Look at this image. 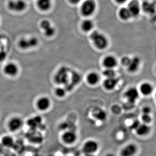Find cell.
Returning a JSON list of instances; mask_svg holds the SVG:
<instances>
[{
    "mask_svg": "<svg viewBox=\"0 0 156 156\" xmlns=\"http://www.w3.org/2000/svg\"><path fill=\"white\" fill-rule=\"evenodd\" d=\"M37 5L40 11L43 12L49 11L52 8V0H37Z\"/></svg>",
    "mask_w": 156,
    "mask_h": 156,
    "instance_id": "17",
    "label": "cell"
},
{
    "mask_svg": "<svg viewBox=\"0 0 156 156\" xmlns=\"http://www.w3.org/2000/svg\"><path fill=\"white\" fill-rule=\"evenodd\" d=\"M99 80V77L97 73H91L87 77V81L91 85H96Z\"/></svg>",
    "mask_w": 156,
    "mask_h": 156,
    "instance_id": "22",
    "label": "cell"
},
{
    "mask_svg": "<svg viewBox=\"0 0 156 156\" xmlns=\"http://www.w3.org/2000/svg\"><path fill=\"white\" fill-rule=\"evenodd\" d=\"M113 1L117 5H123L126 3H128L129 0H113Z\"/></svg>",
    "mask_w": 156,
    "mask_h": 156,
    "instance_id": "32",
    "label": "cell"
},
{
    "mask_svg": "<svg viewBox=\"0 0 156 156\" xmlns=\"http://www.w3.org/2000/svg\"><path fill=\"white\" fill-rule=\"evenodd\" d=\"M106 114L105 112L100 111L97 114V117H96V118L98 120L103 121V120H104L106 119Z\"/></svg>",
    "mask_w": 156,
    "mask_h": 156,
    "instance_id": "30",
    "label": "cell"
},
{
    "mask_svg": "<svg viewBox=\"0 0 156 156\" xmlns=\"http://www.w3.org/2000/svg\"><path fill=\"white\" fill-rule=\"evenodd\" d=\"M0 143L6 149H10L14 147L15 141L13 136L6 134L2 136L0 140Z\"/></svg>",
    "mask_w": 156,
    "mask_h": 156,
    "instance_id": "14",
    "label": "cell"
},
{
    "mask_svg": "<svg viewBox=\"0 0 156 156\" xmlns=\"http://www.w3.org/2000/svg\"><path fill=\"white\" fill-rule=\"evenodd\" d=\"M59 73H58V80H59V83H62H62H67V80H68V75L67 70L65 69H62L60 70V71H58Z\"/></svg>",
    "mask_w": 156,
    "mask_h": 156,
    "instance_id": "24",
    "label": "cell"
},
{
    "mask_svg": "<svg viewBox=\"0 0 156 156\" xmlns=\"http://www.w3.org/2000/svg\"><path fill=\"white\" fill-rule=\"evenodd\" d=\"M8 8L11 11L19 13L25 11L27 4L24 0H10L8 3Z\"/></svg>",
    "mask_w": 156,
    "mask_h": 156,
    "instance_id": "5",
    "label": "cell"
},
{
    "mask_svg": "<svg viewBox=\"0 0 156 156\" xmlns=\"http://www.w3.org/2000/svg\"><path fill=\"white\" fill-rule=\"evenodd\" d=\"M98 5L95 0H83L80 4V12L84 18H90L95 14Z\"/></svg>",
    "mask_w": 156,
    "mask_h": 156,
    "instance_id": "1",
    "label": "cell"
},
{
    "mask_svg": "<svg viewBox=\"0 0 156 156\" xmlns=\"http://www.w3.org/2000/svg\"><path fill=\"white\" fill-rule=\"evenodd\" d=\"M141 124L139 121L138 120H135L133 123L131 124V126H130V128L132 130H135L138 128V126Z\"/></svg>",
    "mask_w": 156,
    "mask_h": 156,
    "instance_id": "31",
    "label": "cell"
},
{
    "mask_svg": "<svg viewBox=\"0 0 156 156\" xmlns=\"http://www.w3.org/2000/svg\"><path fill=\"white\" fill-rule=\"evenodd\" d=\"M125 97L129 103L133 104L139 97V92L136 88H130L125 93Z\"/></svg>",
    "mask_w": 156,
    "mask_h": 156,
    "instance_id": "13",
    "label": "cell"
},
{
    "mask_svg": "<svg viewBox=\"0 0 156 156\" xmlns=\"http://www.w3.org/2000/svg\"><path fill=\"white\" fill-rule=\"evenodd\" d=\"M103 64L104 66L106 69H113L114 68L117 66V61L116 58L114 56H106L104 59Z\"/></svg>",
    "mask_w": 156,
    "mask_h": 156,
    "instance_id": "19",
    "label": "cell"
},
{
    "mask_svg": "<svg viewBox=\"0 0 156 156\" xmlns=\"http://www.w3.org/2000/svg\"><path fill=\"white\" fill-rule=\"evenodd\" d=\"M90 38L96 48L104 50L107 47L108 41L106 36L98 30H93L90 34Z\"/></svg>",
    "mask_w": 156,
    "mask_h": 156,
    "instance_id": "2",
    "label": "cell"
},
{
    "mask_svg": "<svg viewBox=\"0 0 156 156\" xmlns=\"http://www.w3.org/2000/svg\"><path fill=\"white\" fill-rule=\"evenodd\" d=\"M141 120L144 124H149L151 122L152 118L150 114H142L141 116Z\"/></svg>",
    "mask_w": 156,
    "mask_h": 156,
    "instance_id": "28",
    "label": "cell"
},
{
    "mask_svg": "<svg viewBox=\"0 0 156 156\" xmlns=\"http://www.w3.org/2000/svg\"><path fill=\"white\" fill-rule=\"evenodd\" d=\"M99 144L97 141L93 140H87L83 147V151L86 155L94 154L98 151Z\"/></svg>",
    "mask_w": 156,
    "mask_h": 156,
    "instance_id": "7",
    "label": "cell"
},
{
    "mask_svg": "<svg viewBox=\"0 0 156 156\" xmlns=\"http://www.w3.org/2000/svg\"><path fill=\"white\" fill-rule=\"evenodd\" d=\"M86 156H95L94 154L86 155Z\"/></svg>",
    "mask_w": 156,
    "mask_h": 156,
    "instance_id": "38",
    "label": "cell"
},
{
    "mask_svg": "<svg viewBox=\"0 0 156 156\" xmlns=\"http://www.w3.org/2000/svg\"><path fill=\"white\" fill-rule=\"evenodd\" d=\"M119 80L118 78L115 77L106 78L104 81V87L107 90L111 91L113 90L116 87L119 83Z\"/></svg>",
    "mask_w": 156,
    "mask_h": 156,
    "instance_id": "18",
    "label": "cell"
},
{
    "mask_svg": "<svg viewBox=\"0 0 156 156\" xmlns=\"http://www.w3.org/2000/svg\"><path fill=\"white\" fill-rule=\"evenodd\" d=\"M153 88L151 85L148 83H144L140 87V91L143 95H148L152 92Z\"/></svg>",
    "mask_w": 156,
    "mask_h": 156,
    "instance_id": "23",
    "label": "cell"
},
{
    "mask_svg": "<svg viewBox=\"0 0 156 156\" xmlns=\"http://www.w3.org/2000/svg\"><path fill=\"white\" fill-rule=\"evenodd\" d=\"M105 156H115V155L114 154H112V153H109L108 154H107L106 155H105Z\"/></svg>",
    "mask_w": 156,
    "mask_h": 156,
    "instance_id": "37",
    "label": "cell"
},
{
    "mask_svg": "<svg viewBox=\"0 0 156 156\" xmlns=\"http://www.w3.org/2000/svg\"><path fill=\"white\" fill-rule=\"evenodd\" d=\"M117 15L122 21L125 22L132 19L130 12L126 6L121 7L118 10Z\"/></svg>",
    "mask_w": 156,
    "mask_h": 156,
    "instance_id": "16",
    "label": "cell"
},
{
    "mask_svg": "<svg viewBox=\"0 0 156 156\" xmlns=\"http://www.w3.org/2000/svg\"><path fill=\"white\" fill-rule=\"evenodd\" d=\"M5 148L4 147V146L1 143H0V154H2L4 152Z\"/></svg>",
    "mask_w": 156,
    "mask_h": 156,
    "instance_id": "36",
    "label": "cell"
},
{
    "mask_svg": "<svg viewBox=\"0 0 156 156\" xmlns=\"http://www.w3.org/2000/svg\"><path fill=\"white\" fill-rule=\"evenodd\" d=\"M77 139V135L74 131H68L64 132L61 136L62 142L66 144H73Z\"/></svg>",
    "mask_w": 156,
    "mask_h": 156,
    "instance_id": "10",
    "label": "cell"
},
{
    "mask_svg": "<svg viewBox=\"0 0 156 156\" xmlns=\"http://www.w3.org/2000/svg\"><path fill=\"white\" fill-rule=\"evenodd\" d=\"M19 71L18 66L13 62L7 63L3 68L4 73L9 77H14L17 76Z\"/></svg>",
    "mask_w": 156,
    "mask_h": 156,
    "instance_id": "9",
    "label": "cell"
},
{
    "mask_svg": "<svg viewBox=\"0 0 156 156\" xmlns=\"http://www.w3.org/2000/svg\"><path fill=\"white\" fill-rule=\"evenodd\" d=\"M51 100L49 98L43 96L37 99L36 103L37 109L41 112H46L51 106Z\"/></svg>",
    "mask_w": 156,
    "mask_h": 156,
    "instance_id": "8",
    "label": "cell"
},
{
    "mask_svg": "<svg viewBox=\"0 0 156 156\" xmlns=\"http://www.w3.org/2000/svg\"><path fill=\"white\" fill-rule=\"evenodd\" d=\"M6 56V53L4 51L0 52V62L3 61L5 58Z\"/></svg>",
    "mask_w": 156,
    "mask_h": 156,
    "instance_id": "35",
    "label": "cell"
},
{
    "mask_svg": "<svg viewBox=\"0 0 156 156\" xmlns=\"http://www.w3.org/2000/svg\"><path fill=\"white\" fill-rule=\"evenodd\" d=\"M103 75L106 78L115 77V72L114 70L112 69H106L103 72Z\"/></svg>",
    "mask_w": 156,
    "mask_h": 156,
    "instance_id": "26",
    "label": "cell"
},
{
    "mask_svg": "<svg viewBox=\"0 0 156 156\" xmlns=\"http://www.w3.org/2000/svg\"><path fill=\"white\" fill-rule=\"evenodd\" d=\"M131 59V58H130L129 57L125 56L121 59V63L123 66H126L127 67L129 65V63H130Z\"/></svg>",
    "mask_w": 156,
    "mask_h": 156,
    "instance_id": "29",
    "label": "cell"
},
{
    "mask_svg": "<svg viewBox=\"0 0 156 156\" xmlns=\"http://www.w3.org/2000/svg\"><path fill=\"white\" fill-rule=\"evenodd\" d=\"M55 93L56 96L59 98H62L64 97L66 94V91L64 88L58 87L55 89Z\"/></svg>",
    "mask_w": 156,
    "mask_h": 156,
    "instance_id": "27",
    "label": "cell"
},
{
    "mask_svg": "<svg viewBox=\"0 0 156 156\" xmlns=\"http://www.w3.org/2000/svg\"><path fill=\"white\" fill-rule=\"evenodd\" d=\"M38 44V40L35 37H32L28 39H20L18 42V45L22 50H27L35 48Z\"/></svg>",
    "mask_w": 156,
    "mask_h": 156,
    "instance_id": "6",
    "label": "cell"
},
{
    "mask_svg": "<svg viewBox=\"0 0 156 156\" xmlns=\"http://www.w3.org/2000/svg\"><path fill=\"white\" fill-rule=\"evenodd\" d=\"M69 3L72 5H77L80 4L82 0H68Z\"/></svg>",
    "mask_w": 156,
    "mask_h": 156,
    "instance_id": "33",
    "label": "cell"
},
{
    "mask_svg": "<svg viewBox=\"0 0 156 156\" xmlns=\"http://www.w3.org/2000/svg\"><path fill=\"white\" fill-rule=\"evenodd\" d=\"M138 148L136 144H130L126 145L121 151V156H134L137 152Z\"/></svg>",
    "mask_w": 156,
    "mask_h": 156,
    "instance_id": "12",
    "label": "cell"
},
{
    "mask_svg": "<svg viewBox=\"0 0 156 156\" xmlns=\"http://www.w3.org/2000/svg\"><path fill=\"white\" fill-rule=\"evenodd\" d=\"M24 125V121L19 116H15L9 119L7 124V129L11 133L19 131Z\"/></svg>",
    "mask_w": 156,
    "mask_h": 156,
    "instance_id": "3",
    "label": "cell"
},
{
    "mask_svg": "<svg viewBox=\"0 0 156 156\" xmlns=\"http://www.w3.org/2000/svg\"><path fill=\"white\" fill-rule=\"evenodd\" d=\"M126 7L130 12L132 19L139 17L142 12L141 3L138 0H129Z\"/></svg>",
    "mask_w": 156,
    "mask_h": 156,
    "instance_id": "4",
    "label": "cell"
},
{
    "mask_svg": "<svg viewBox=\"0 0 156 156\" xmlns=\"http://www.w3.org/2000/svg\"><path fill=\"white\" fill-rule=\"evenodd\" d=\"M142 12L149 15H153L155 13L156 5L155 3L149 0L144 1L141 3Z\"/></svg>",
    "mask_w": 156,
    "mask_h": 156,
    "instance_id": "11",
    "label": "cell"
},
{
    "mask_svg": "<svg viewBox=\"0 0 156 156\" xmlns=\"http://www.w3.org/2000/svg\"><path fill=\"white\" fill-rule=\"evenodd\" d=\"M151 109L149 107H145L142 109V114H150Z\"/></svg>",
    "mask_w": 156,
    "mask_h": 156,
    "instance_id": "34",
    "label": "cell"
},
{
    "mask_svg": "<svg viewBox=\"0 0 156 156\" xmlns=\"http://www.w3.org/2000/svg\"><path fill=\"white\" fill-rule=\"evenodd\" d=\"M43 31L45 36L48 37H53L56 33L55 29L52 26V25L46 27L43 30Z\"/></svg>",
    "mask_w": 156,
    "mask_h": 156,
    "instance_id": "25",
    "label": "cell"
},
{
    "mask_svg": "<svg viewBox=\"0 0 156 156\" xmlns=\"http://www.w3.org/2000/svg\"><path fill=\"white\" fill-rule=\"evenodd\" d=\"M80 27L84 32H91L94 28V21L90 18H85L81 23Z\"/></svg>",
    "mask_w": 156,
    "mask_h": 156,
    "instance_id": "15",
    "label": "cell"
},
{
    "mask_svg": "<svg viewBox=\"0 0 156 156\" xmlns=\"http://www.w3.org/2000/svg\"><path fill=\"white\" fill-rule=\"evenodd\" d=\"M151 131V128L147 124H140L136 128V134L139 136H144L147 135L150 133Z\"/></svg>",
    "mask_w": 156,
    "mask_h": 156,
    "instance_id": "20",
    "label": "cell"
},
{
    "mask_svg": "<svg viewBox=\"0 0 156 156\" xmlns=\"http://www.w3.org/2000/svg\"><path fill=\"white\" fill-rule=\"evenodd\" d=\"M140 63V59L138 57H134L131 58L130 63L127 67L128 71L130 72H135L139 68Z\"/></svg>",
    "mask_w": 156,
    "mask_h": 156,
    "instance_id": "21",
    "label": "cell"
}]
</instances>
